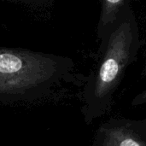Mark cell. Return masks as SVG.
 <instances>
[{
  "instance_id": "2",
  "label": "cell",
  "mask_w": 146,
  "mask_h": 146,
  "mask_svg": "<svg viewBox=\"0 0 146 146\" xmlns=\"http://www.w3.org/2000/svg\"><path fill=\"white\" fill-rule=\"evenodd\" d=\"M61 56L0 47V104L33 103L46 97L72 70Z\"/></svg>"
},
{
  "instance_id": "5",
  "label": "cell",
  "mask_w": 146,
  "mask_h": 146,
  "mask_svg": "<svg viewBox=\"0 0 146 146\" xmlns=\"http://www.w3.org/2000/svg\"><path fill=\"white\" fill-rule=\"evenodd\" d=\"M143 104H146V90L145 92H143L141 94L138 95L133 100V103H132L133 105H139Z\"/></svg>"
},
{
  "instance_id": "3",
  "label": "cell",
  "mask_w": 146,
  "mask_h": 146,
  "mask_svg": "<svg viewBox=\"0 0 146 146\" xmlns=\"http://www.w3.org/2000/svg\"><path fill=\"white\" fill-rule=\"evenodd\" d=\"M93 146H146V120L110 119L98 129Z\"/></svg>"
},
{
  "instance_id": "4",
  "label": "cell",
  "mask_w": 146,
  "mask_h": 146,
  "mask_svg": "<svg viewBox=\"0 0 146 146\" xmlns=\"http://www.w3.org/2000/svg\"><path fill=\"white\" fill-rule=\"evenodd\" d=\"M130 5L125 0H103L102 10L98 25V38H102L115 26L124 10Z\"/></svg>"
},
{
  "instance_id": "1",
  "label": "cell",
  "mask_w": 146,
  "mask_h": 146,
  "mask_svg": "<svg viewBox=\"0 0 146 146\" xmlns=\"http://www.w3.org/2000/svg\"><path fill=\"white\" fill-rule=\"evenodd\" d=\"M99 41V61L82 94L87 124L110 112L115 92L139 51V27L131 5Z\"/></svg>"
}]
</instances>
